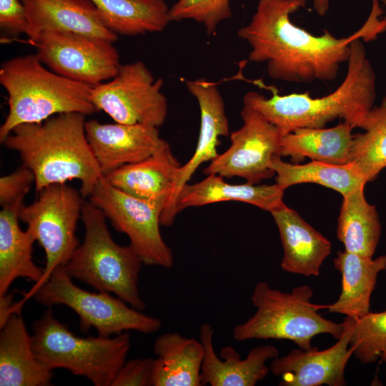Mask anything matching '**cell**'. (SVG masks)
<instances>
[{
  "label": "cell",
  "mask_w": 386,
  "mask_h": 386,
  "mask_svg": "<svg viewBox=\"0 0 386 386\" xmlns=\"http://www.w3.org/2000/svg\"><path fill=\"white\" fill-rule=\"evenodd\" d=\"M330 0H312L315 11L319 16H325L330 8Z\"/></svg>",
  "instance_id": "obj_37"
},
{
  "label": "cell",
  "mask_w": 386,
  "mask_h": 386,
  "mask_svg": "<svg viewBox=\"0 0 386 386\" xmlns=\"http://www.w3.org/2000/svg\"><path fill=\"white\" fill-rule=\"evenodd\" d=\"M347 327L336 343L325 350L294 349L272 359L270 372L281 377L280 386H345V371L353 355L350 346L352 318L346 317Z\"/></svg>",
  "instance_id": "obj_15"
},
{
  "label": "cell",
  "mask_w": 386,
  "mask_h": 386,
  "mask_svg": "<svg viewBox=\"0 0 386 386\" xmlns=\"http://www.w3.org/2000/svg\"><path fill=\"white\" fill-rule=\"evenodd\" d=\"M23 303L14 302L12 293L7 292L0 295V328L7 322L9 317L14 313H21Z\"/></svg>",
  "instance_id": "obj_36"
},
{
  "label": "cell",
  "mask_w": 386,
  "mask_h": 386,
  "mask_svg": "<svg viewBox=\"0 0 386 386\" xmlns=\"http://www.w3.org/2000/svg\"><path fill=\"white\" fill-rule=\"evenodd\" d=\"M190 94L196 99L200 111V129L192 157L177 172L173 189L161 215V224L169 227L175 219L174 209L181 188L203 163L214 159L219 153V137L229 135V122L223 98L215 82L205 79L185 81Z\"/></svg>",
  "instance_id": "obj_14"
},
{
  "label": "cell",
  "mask_w": 386,
  "mask_h": 386,
  "mask_svg": "<svg viewBox=\"0 0 386 386\" xmlns=\"http://www.w3.org/2000/svg\"><path fill=\"white\" fill-rule=\"evenodd\" d=\"M23 202L1 207L0 211V295H4L14 280L26 278L38 283L44 268L32 259V232L23 231L19 224V212Z\"/></svg>",
  "instance_id": "obj_25"
},
{
  "label": "cell",
  "mask_w": 386,
  "mask_h": 386,
  "mask_svg": "<svg viewBox=\"0 0 386 386\" xmlns=\"http://www.w3.org/2000/svg\"><path fill=\"white\" fill-rule=\"evenodd\" d=\"M85 116L64 113L41 123L22 124L1 142L32 171L36 193L50 184L77 179L79 192L88 198L103 177L86 138Z\"/></svg>",
  "instance_id": "obj_3"
},
{
  "label": "cell",
  "mask_w": 386,
  "mask_h": 386,
  "mask_svg": "<svg viewBox=\"0 0 386 386\" xmlns=\"http://www.w3.org/2000/svg\"><path fill=\"white\" fill-rule=\"evenodd\" d=\"M232 16L229 0H178L169 10V21L193 20L202 24L208 35Z\"/></svg>",
  "instance_id": "obj_32"
},
{
  "label": "cell",
  "mask_w": 386,
  "mask_h": 386,
  "mask_svg": "<svg viewBox=\"0 0 386 386\" xmlns=\"http://www.w3.org/2000/svg\"><path fill=\"white\" fill-rule=\"evenodd\" d=\"M34 297L39 303L47 307L67 306L78 315L83 332L94 327L102 337L131 330L152 334L162 327L160 319L128 306L117 296L105 292H90L77 287L64 265L52 272Z\"/></svg>",
  "instance_id": "obj_8"
},
{
  "label": "cell",
  "mask_w": 386,
  "mask_h": 386,
  "mask_svg": "<svg viewBox=\"0 0 386 386\" xmlns=\"http://www.w3.org/2000/svg\"><path fill=\"white\" fill-rule=\"evenodd\" d=\"M163 79H154L141 61L121 64L115 76L92 86L90 99L97 112L103 111L115 122L161 127L168 104L162 91Z\"/></svg>",
  "instance_id": "obj_11"
},
{
  "label": "cell",
  "mask_w": 386,
  "mask_h": 386,
  "mask_svg": "<svg viewBox=\"0 0 386 386\" xmlns=\"http://www.w3.org/2000/svg\"><path fill=\"white\" fill-rule=\"evenodd\" d=\"M28 42L50 70L93 86L112 79L121 65L114 42L96 36L46 31Z\"/></svg>",
  "instance_id": "obj_12"
},
{
  "label": "cell",
  "mask_w": 386,
  "mask_h": 386,
  "mask_svg": "<svg viewBox=\"0 0 386 386\" xmlns=\"http://www.w3.org/2000/svg\"><path fill=\"white\" fill-rule=\"evenodd\" d=\"M37 194L33 203L21 205L19 218L44 248L46 264L41 280L24 294V302L34 297L56 267L69 262L79 245L76 229L85 199L81 192L61 183L46 186Z\"/></svg>",
  "instance_id": "obj_9"
},
{
  "label": "cell",
  "mask_w": 386,
  "mask_h": 386,
  "mask_svg": "<svg viewBox=\"0 0 386 386\" xmlns=\"http://www.w3.org/2000/svg\"><path fill=\"white\" fill-rule=\"evenodd\" d=\"M242 127L230 134V146L204 169V174L240 177L257 184L275 174L271 162L278 155L282 134L257 111L243 106ZM279 156V155H278Z\"/></svg>",
  "instance_id": "obj_13"
},
{
  "label": "cell",
  "mask_w": 386,
  "mask_h": 386,
  "mask_svg": "<svg viewBox=\"0 0 386 386\" xmlns=\"http://www.w3.org/2000/svg\"><path fill=\"white\" fill-rule=\"evenodd\" d=\"M88 199L102 211L117 231L129 237V246L144 264L165 269L173 266L172 251L164 242L159 227L167 198L135 197L113 187L102 177Z\"/></svg>",
  "instance_id": "obj_10"
},
{
  "label": "cell",
  "mask_w": 386,
  "mask_h": 386,
  "mask_svg": "<svg viewBox=\"0 0 386 386\" xmlns=\"http://www.w3.org/2000/svg\"><path fill=\"white\" fill-rule=\"evenodd\" d=\"M355 134L349 155L367 182L374 181L386 167V106L374 107Z\"/></svg>",
  "instance_id": "obj_30"
},
{
  "label": "cell",
  "mask_w": 386,
  "mask_h": 386,
  "mask_svg": "<svg viewBox=\"0 0 386 386\" xmlns=\"http://www.w3.org/2000/svg\"><path fill=\"white\" fill-rule=\"evenodd\" d=\"M152 386H200L204 347L201 341L166 332L154 341Z\"/></svg>",
  "instance_id": "obj_24"
},
{
  "label": "cell",
  "mask_w": 386,
  "mask_h": 386,
  "mask_svg": "<svg viewBox=\"0 0 386 386\" xmlns=\"http://www.w3.org/2000/svg\"><path fill=\"white\" fill-rule=\"evenodd\" d=\"M279 231L283 256L280 267L288 273L318 276L332 251L331 242L285 204L270 212Z\"/></svg>",
  "instance_id": "obj_19"
},
{
  "label": "cell",
  "mask_w": 386,
  "mask_h": 386,
  "mask_svg": "<svg viewBox=\"0 0 386 386\" xmlns=\"http://www.w3.org/2000/svg\"><path fill=\"white\" fill-rule=\"evenodd\" d=\"M89 144L102 176L152 155L167 141L158 127L146 124H102L86 121Z\"/></svg>",
  "instance_id": "obj_16"
},
{
  "label": "cell",
  "mask_w": 386,
  "mask_h": 386,
  "mask_svg": "<svg viewBox=\"0 0 386 386\" xmlns=\"http://www.w3.org/2000/svg\"><path fill=\"white\" fill-rule=\"evenodd\" d=\"M107 217L89 200H84L81 219L84 241L74 252L64 268L69 275L99 292L112 293L129 305L143 310L146 303L139 290V277L143 262L129 246L113 239Z\"/></svg>",
  "instance_id": "obj_5"
},
{
  "label": "cell",
  "mask_w": 386,
  "mask_h": 386,
  "mask_svg": "<svg viewBox=\"0 0 386 386\" xmlns=\"http://www.w3.org/2000/svg\"><path fill=\"white\" fill-rule=\"evenodd\" d=\"M382 105L386 106V96H385L382 100Z\"/></svg>",
  "instance_id": "obj_39"
},
{
  "label": "cell",
  "mask_w": 386,
  "mask_h": 386,
  "mask_svg": "<svg viewBox=\"0 0 386 386\" xmlns=\"http://www.w3.org/2000/svg\"><path fill=\"white\" fill-rule=\"evenodd\" d=\"M36 357L53 370L64 368L89 380L95 386H112L131 347L128 332L114 337L74 335L49 307L32 325Z\"/></svg>",
  "instance_id": "obj_7"
},
{
  "label": "cell",
  "mask_w": 386,
  "mask_h": 386,
  "mask_svg": "<svg viewBox=\"0 0 386 386\" xmlns=\"http://www.w3.org/2000/svg\"><path fill=\"white\" fill-rule=\"evenodd\" d=\"M355 127L343 122L330 128H298L281 137L278 155L290 157L295 164L305 157L342 165L349 162Z\"/></svg>",
  "instance_id": "obj_26"
},
{
  "label": "cell",
  "mask_w": 386,
  "mask_h": 386,
  "mask_svg": "<svg viewBox=\"0 0 386 386\" xmlns=\"http://www.w3.org/2000/svg\"><path fill=\"white\" fill-rule=\"evenodd\" d=\"M0 27L1 31L13 36L26 34L28 19L21 1L0 0Z\"/></svg>",
  "instance_id": "obj_35"
},
{
  "label": "cell",
  "mask_w": 386,
  "mask_h": 386,
  "mask_svg": "<svg viewBox=\"0 0 386 386\" xmlns=\"http://www.w3.org/2000/svg\"><path fill=\"white\" fill-rule=\"evenodd\" d=\"M362 187L342 197L337 224V237L345 250L372 257L379 243L382 227L376 207L365 197Z\"/></svg>",
  "instance_id": "obj_27"
},
{
  "label": "cell",
  "mask_w": 386,
  "mask_h": 386,
  "mask_svg": "<svg viewBox=\"0 0 386 386\" xmlns=\"http://www.w3.org/2000/svg\"><path fill=\"white\" fill-rule=\"evenodd\" d=\"M26 9L28 41L46 31L72 32L114 42L118 35L104 24L90 0H21Z\"/></svg>",
  "instance_id": "obj_18"
},
{
  "label": "cell",
  "mask_w": 386,
  "mask_h": 386,
  "mask_svg": "<svg viewBox=\"0 0 386 386\" xmlns=\"http://www.w3.org/2000/svg\"><path fill=\"white\" fill-rule=\"evenodd\" d=\"M181 166L166 142L147 159L118 168L103 178L133 197L144 199L167 198L168 201Z\"/></svg>",
  "instance_id": "obj_21"
},
{
  "label": "cell",
  "mask_w": 386,
  "mask_h": 386,
  "mask_svg": "<svg viewBox=\"0 0 386 386\" xmlns=\"http://www.w3.org/2000/svg\"><path fill=\"white\" fill-rule=\"evenodd\" d=\"M35 182L31 169L22 165L13 172L0 178V205L1 207L23 202L31 184Z\"/></svg>",
  "instance_id": "obj_33"
},
{
  "label": "cell",
  "mask_w": 386,
  "mask_h": 386,
  "mask_svg": "<svg viewBox=\"0 0 386 386\" xmlns=\"http://www.w3.org/2000/svg\"><path fill=\"white\" fill-rule=\"evenodd\" d=\"M284 192L276 183L274 184H253L245 183L232 184L223 177L208 174L202 181L185 184L179 190L174 206V215L190 207H200L228 201L242 202L258 208L272 212L284 204Z\"/></svg>",
  "instance_id": "obj_22"
},
{
  "label": "cell",
  "mask_w": 386,
  "mask_h": 386,
  "mask_svg": "<svg viewBox=\"0 0 386 386\" xmlns=\"http://www.w3.org/2000/svg\"><path fill=\"white\" fill-rule=\"evenodd\" d=\"M306 2L258 0L249 22L237 31L238 37L250 47L248 60L265 63L272 79L297 84L332 81L340 65L347 61L354 40H371L381 33L382 9L373 5L364 25L347 37L337 38L327 30L312 34L290 17Z\"/></svg>",
  "instance_id": "obj_1"
},
{
  "label": "cell",
  "mask_w": 386,
  "mask_h": 386,
  "mask_svg": "<svg viewBox=\"0 0 386 386\" xmlns=\"http://www.w3.org/2000/svg\"><path fill=\"white\" fill-rule=\"evenodd\" d=\"M382 1L384 2L385 5L386 6V0H382ZM384 25H385V30H386V16H385V18H383L382 19Z\"/></svg>",
  "instance_id": "obj_38"
},
{
  "label": "cell",
  "mask_w": 386,
  "mask_h": 386,
  "mask_svg": "<svg viewBox=\"0 0 386 386\" xmlns=\"http://www.w3.org/2000/svg\"><path fill=\"white\" fill-rule=\"evenodd\" d=\"M213 335L210 324L200 327L199 337L204 347L202 385L254 386L270 372L267 360L279 356L277 347L267 345L252 348L244 360L232 346L224 347L219 357L214 351Z\"/></svg>",
  "instance_id": "obj_17"
},
{
  "label": "cell",
  "mask_w": 386,
  "mask_h": 386,
  "mask_svg": "<svg viewBox=\"0 0 386 386\" xmlns=\"http://www.w3.org/2000/svg\"><path fill=\"white\" fill-rule=\"evenodd\" d=\"M312 295L309 285L297 286L288 292L259 282L251 297L256 312L234 327V340H287L300 349L309 350L317 335L328 334L340 339L347 327L346 319L337 323L323 317L318 310L325 306L313 304Z\"/></svg>",
  "instance_id": "obj_6"
},
{
  "label": "cell",
  "mask_w": 386,
  "mask_h": 386,
  "mask_svg": "<svg viewBox=\"0 0 386 386\" xmlns=\"http://www.w3.org/2000/svg\"><path fill=\"white\" fill-rule=\"evenodd\" d=\"M106 26L120 35L136 36L163 31L169 24L164 0H90Z\"/></svg>",
  "instance_id": "obj_28"
},
{
  "label": "cell",
  "mask_w": 386,
  "mask_h": 386,
  "mask_svg": "<svg viewBox=\"0 0 386 386\" xmlns=\"http://www.w3.org/2000/svg\"><path fill=\"white\" fill-rule=\"evenodd\" d=\"M350 346L362 364L386 363V310L353 320Z\"/></svg>",
  "instance_id": "obj_31"
},
{
  "label": "cell",
  "mask_w": 386,
  "mask_h": 386,
  "mask_svg": "<svg viewBox=\"0 0 386 386\" xmlns=\"http://www.w3.org/2000/svg\"><path fill=\"white\" fill-rule=\"evenodd\" d=\"M347 62L344 80L325 96L313 98L308 92L280 95L277 88L264 86L271 97L249 91L243 104L275 125L282 136L298 128H323L336 119L360 128L376 96V76L361 39L351 43Z\"/></svg>",
  "instance_id": "obj_2"
},
{
  "label": "cell",
  "mask_w": 386,
  "mask_h": 386,
  "mask_svg": "<svg viewBox=\"0 0 386 386\" xmlns=\"http://www.w3.org/2000/svg\"><path fill=\"white\" fill-rule=\"evenodd\" d=\"M342 276L341 292L334 303L325 306L330 313L357 320L370 309V299L380 272L386 269V254L375 259L348 251H338L333 259Z\"/></svg>",
  "instance_id": "obj_23"
},
{
  "label": "cell",
  "mask_w": 386,
  "mask_h": 386,
  "mask_svg": "<svg viewBox=\"0 0 386 386\" xmlns=\"http://www.w3.org/2000/svg\"><path fill=\"white\" fill-rule=\"evenodd\" d=\"M271 168L276 175V184L283 190L298 184L314 183L332 189L343 197L367 183L352 163L337 165L312 160L299 164L286 162L275 155Z\"/></svg>",
  "instance_id": "obj_29"
},
{
  "label": "cell",
  "mask_w": 386,
  "mask_h": 386,
  "mask_svg": "<svg viewBox=\"0 0 386 386\" xmlns=\"http://www.w3.org/2000/svg\"><path fill=\"white\" fill-rule=\"evenodd\" d=\"M154 359L127 360L118 372L112 386H150Z\"/></svg>",
  "instance_id": "obj_34"
},
{
  "label": "cell",
  "mask_w": 386,
  "mask_h": 386,
  "mask_svg": "<svg viewBox=\"0 0 386 386\" xmlns=\"http://www.w3.org/2000/svg\"></svg>",
  "instance_id": "obj_40"
},
{
  "label": "cell",
  "mask_w": 386,
  "mask_h": 386,
  "mask_svg": "<svg viewBox=\"0 0 386 386\" xmlns=\"http://www.w3.org/2000/svg\"><path fill=\"white\" fill-rule=\"evenodd\" d=\"M0 84L8 95L9 111L0 127L1 143L16 127L41 123L64 113L97 112L90 99L93 85L74 81L46 69L36 54L4 61Z\"/></svg>",
  "instance_id": "obj_4"
},
{
  "label": "cell",
  "mask_w": 386,
  "mask_h": 386,
  "mask_svg": "<svg viewBox=\"0 0 386 386\" xmlns=\"http://www.w3.org/2000/svg\"><path fill=\"white\" fill-rule=\"evenodd\" d=\"M0 329V385H49L52 370L36 357L21 313L12 315Z\"/></svg>",
  "instance_id": "obj_20"
}]
</instances>
